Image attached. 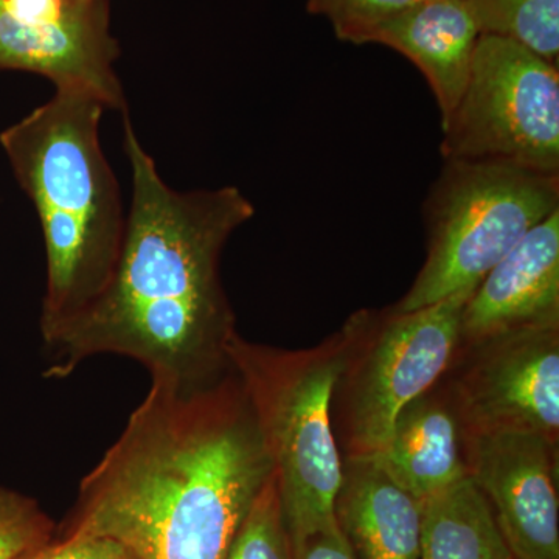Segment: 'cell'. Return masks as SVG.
I'll return each instance as SVG.
<instances>
[{
  "mask_svg": "<svg viewBox=\"0 0 559 559\" xmlns=\"http://www.w3.org/2000/svg\"><path fill=\"white\" fill-rule=\"evenodd\" d=\"M123 148L132 200L116 266L86 307L43 331L46 377L68 378L86 359L116 355L182 385L218 380L237 337L221 252L255 207L237 187L171 189L127 116Z\"/></svg>",
  "mask_w": 559,
  "mask_h": 559,
  "instance_id": "1",
  "label": "cell"
},
{
  "mask_svg": "<svg viewBox=\"0 0 559 559\" xmlns=\"http://www.w3.org/2000/svg\"><path fill=\"white\" fill-rule=\"evenodd\" d=\"M274 466L240 374L182 385L151 378L119 440L81 480L64 536L140 559H226Z\"/></svg>",
  "mask_w": 559,
  "mask_h": 559,
  "instance_id": "2",
  "label": "cell"
},
{
  "mask_svg": "<svg viewBox=\"0 0 559 559\" xmlns=\"http://www.w3.org/2000/svg\"><path fill=\"white\" fill-rule=\"evenodd\" d=\"M105 105L57 91L0 134L14 175L39 216L47 253L40 331L79 312L116 266L127 213L100 143Z\"/></svg>",
  "mask_w": 559,
  "mask_h": 559,
  "instance_id": "3",
  "label": "cell"
},
{
  "mask_svg": "<svg viewBox=\"0 0 559 559\" xmlns=\"http://www.w3.org/2000/svg\"><path fill=\"white\" fill-rule=\"evenodd\" d=\"M230 360L248 390L274 466L294 559L305 544L337 527L336 498L344 479L330 404L347 358L329 352L296 358L235 337Z\"/></svg>",
  "mask_w": 559,
  "mask_h": 559,
  "instance_id": "4",
  "label": "cell"
},
{
  "mask_svg": "<svg viewBox=\"0 0 559 559\" xmlns=\"http://www.w3.org/2000/svg\"><path fill=\"white\" fill-rule=\"evenodd\" d=\"M559 210V175L498 162L444 160L425 201L428 257L393 311L473 289L530 230Z\"/></svg>",
  "mask_w": 559,
  "mask_h": 559,
  "instance_id": "5",
  "label": "cell"
},
{
  "mask_svg": "<svg viewBox=\"0 0 559 559\" xmlns=\"http://www.w3.org/2000/svg\"><path fill=\"white\" fill-rule=\"evenodd\" d=\"M443 160L559 175V69L514 40L480 35L468 83L441 127Z\"/></svg>",
  "mask_w": 559,
  "mask_h": 559,
  "instance_id": "6",
  "label": "cell"
},
{
  "mask_svg": "<svg viewBox=\"0 0 559 559\" xmlns=\"http://www.w3.org/2000/svg\"><path fill=\"white\" fill-rule=\"evenodd\" d=\"M476 288L419 310L390 312L353 384L352 457L378 454L401 412L448 369L460 345L463 308Z\"/></svg>",
  "mask_w": 559,
  "mask_h": 559,
  "instance_id": "7",
  "label": "cell"
},
{
  "mask_svg": "<svg viewBox=\"0 0 559 559\" xmlns=\"http://www.w3.org/2000/svg\"><path fill=\"white\" fill-rule=\"evenodd\" d=\"M457 388L468 433L524 430L555 443L559 430V325L496 334Z\"/></svg>",
  "mask_w": 559,
  "mask_h": 559,
  "instance_id": "8",
  "label": "cell"
},
{
  "mask_svg": "<svg viewBox=\"0 0 559 559\" xmlns=\"http://www.w3.org/2000/svg\"><path fill=\"white\" fill-rule=\"evenodd\" d=\"M468 474L513 559H559L554 443L524 430L468 433Z\"/></svg>",
  "mask_w": 559,
  "mask_h": 559,
  "instance_id": "9",
  "label": "cell"
},
{
  "mask_svg": "<svg viewBox=\"0 0 559 559\" xmlns=\"http://www.w3.org/2000/svg\"><path fill=\"white\" fill-rule=\"evenodd\" d=\"M119 40L109 27V0H70L53 16L14 20L0 0V70L46 76L57 91L90 94L127 116L117 75Z\"/></svg>",
  "mask_w": 559,
  "mask_h": 559,
  "instance_id": "10",
  "label": "cell"
},
{
  "mask_svg": "<svg viewBox=\"0 0 559 559\" xmlns=\"http://www.w3.org/2000/svg\"><path fill=\"white\" fill-rule=\"evenodd\" d=\"M559 325V210L492 267L463 308L460 344Z\"/></svg>",
  "mask_w": 559,
  "mask_h": 559,
  "instance_id": "11",
  "label": "cell"
},
{
  "mask_svg": "<svg viewBox=\"0 0 559 559\" xmlns=\"http://www.w3.org/2000/svg\"><path fill=\"white\" fill-rule=\"evenodd\" d=\"M479 38L463 0H426L384 25L371 44L399 51L418 68L439 105L443 127L468 83Z\"/></svg>",
  "mask_w": 559,
  "mask_h": 559,
  "instance_id": "12",
  "label": "cell"
},
{
  "mask_svg": "<svg viewBox=\"0 0 559 559\" xmlns=\"http://www.w3.org/2000/svg\"><path fill=\"white\" fill-rule=\"evenodd\" d=\"M336 520L358 559H419L421 503L373 457H349L345 463Z\"/></svg>",
  "mask_w": 559,
  "mask_h": 559,
  "instance_id": "13",
  "label": "cell"
},
{
  "mask_svg": "<svg viewBox=\"0 0 559 559\" xmlns=\"http://www.w3.org/2000/svg\"><path fill=\"white\" fill-rule=\"evenodd\" d=\"M460 437L455 412L425 393L401 412L384 448L367 457L421 503L469 476Z\"/></svg>",
  "mask_w": 559,
  "mask_h": 559,
  "instance_id": "14",
  "label": "cell"
},
{
  "mask_svg": "<svg viewBox=\"0 0 559 559\" xmlns=\"http://www.w3.org/2000/svg\"><path fill=\"white\" fill-rule=\"evenodd\" d=\"M503 546L491 507L469 476L421 502L419 559H496Z\"/></svg>",
  "mask_w": 559,
  "mask_h": 559,
  "instance_id": "15",
  "label": "cell"
},
{
  "mask_svg": "<svg viewBox=\"0 0 559 559\" xmlns=\"http://www.w3.org/2000/svg\"><path fill=\"white\" fill-rule=\"evenodd\" d=\"M480 35L520 43L559 61V0H463Z\"/></svg>",
  "mask_w": 559,
  "mask_h": 559,
  "instance_id": "16",
  "label": "cell"
},
{
  "mask_svg": "<svg viewBox=\"0 0 559 559\" xmlns=\"http://www.w3.org/2000/svg\"><path fill=\"white\" fill-rule=\"evenodd\" d=\"M226 559H294L274 471L250 506Z\"/></svg>",
  "mask_w": 559,
  "mask_h": 559,
  "instance_id": "17",
  "label": "cell"
},
{
  "mask_svg": "<svg viewBox=\"0 0 559 559\" xmlns=\"http://www.w3.org/2000/svg\"><path fill=\"white\" fill-rule=\"evenodd\" d=\"M426 0H308V13L325 17L344 43L364 46L389 22Z\"/></svg>",
  "mask_w": 559,
  "mask_h": 559,
  "instance_id": "18",
  "label": "cell"
},
{
  "mask_svg": "<svg viewBox=\"0 0 559 559\" xmlns=\"http://www.w3.org/2000/svg\"><path fill=\"white\" fill-rule=\"evenodd\" d=\"M53 522L38 502L0 488V559H16L53 540Z\"/></svg>",
  "mask_w": 559,
  "mask_h": 559,
  "instance_id": "19",
  "label": "cell"
},
{
  "mask_svg": "<svg viewBox=\"0 0 559 559\" xmlns=\"http://www.w3.org/2000/svg\"><path fill=\"white\" fill-rule=\"evenodd\" d=\"M127 549L114 540L91 536H64L16 559H120Z\"/></svg>",
  "mask_w": 559,
  "mask_h": 559,
  "instance_id": "20",
  "label": "cell"
},
{
  "mask_svg": "<svg viewBox=\"0 0 559 559\" xmlns=\"http://www.w3.org/2000/svg\"><path fill=\"white\" fill-rule=\"evenodd\" d=\"M296 559H356L340 525L312 536Z\"/></svg>",
  "mask_w": 559,
  "mask_h": 559,
  "instance_id": "21",
  "label": "cell"
},
{
  "mask_svg": "<svg viewBox=\"0 0 559 559\" xmlns=\"http://www.w3.org/2000/svg\"><path fill=\"white\" fill-rule=\"evenodd\" d=\"M496 559H513V557H511L509 549L503 546V549L499 551L498 558Z\"/></svg>",
  "mask_w": 559,
  "mask_h": 559,
  "instance_id": "22",
  "label": "cell"
},
{
  "mask_svg": "<svg viewBox=\"0 0 559 559\" xmlns=\"http://www.w3.org/2000/svg\"><path fill=\"white\" fill-rule=\"evenodd\" d=\"M120 559H140L139 557H135L134 554H131V551H127V554L123 555Z\"/></svg>",
  "mask_w": 559,
  "mask_h": 559,
  "instance_id": "23",
  "label": "cell"
}]
</instances>
